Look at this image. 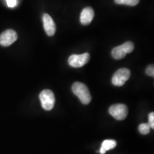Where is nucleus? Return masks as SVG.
Segmentation results:
<instances>
[{
	"label": "nucleus",
	"mask_w": 154,
	"mask_h": 154,
	"mask_svg": "<svg viewBox=\"0 0 154 154\" xmlns=\"http://www.w3.org/2000/svg\"><path fill=\"white\" fill-rule=\"evenodd\" d=\"M72 91L83 104L87 105L91 101V96L88 88L85 84L81 82H75L72 86Z\"/></svg>",
	"instance_id": "f257e3e1"
},
{
	"label": "nucleus",
	"mask_w": 154,
	"mask_h": 154,
	"mask_svg": "<svg viewBox=\"0 0 154 154\" xmlns=\"http://www.w3.org/2000/svg\"><path fill=\"white\" fill-rule=\"evenodd\" d=\"M134 49V45L131 42H127L123 44L122 45L113 48L111 51V55L113 59L116 60L124 59L127 54L132 52Z\"/></svg>",
	"instance_id": "f03ea898"
},
{
	"label": "nucleus",
	"mask_w": 154,
	"mask_h": 154,
	"mask_svg": "<svg viewBox=\"0 0 154 154\" xmlns=\"http://www.w3.org/2000/svg\"><path fill=\"white\" fill-rule=\"evenodd\" d=\"M39 99L42 108L46 111H50L55 104V96L53 91L49 89L43 90L39 94Z\"/></svg>",
	"instance_id": "7ed1b4c3"
},
{
	"label": "nucleus",
	"mask_w": 154,
	"mask_h": 154,
	"mask_svg": "<svg viewBox=\"0 0 154 154\" xmlns=\"http://www.w3.org/2000/svg\"><path fill=\"white\" fill-rule=\"evenodd\" d=\"M109 113L113 118L117 120H124L128 115V108L125 104L118 103V104L112 105L109 108Z\"/></svg>",
	"instance_id": "20e7f679"
},
{
	"label": "nucleus",
	"mask_w": 154,
	"mask_h": 154,
	"mask_svg": "<svg viewBox=\"0 0 154 154\" xmlns=\"http://www.w3.org/2000/svg\"><path fill=\"white\" fill-rule=\"evenodd\" d=\"M130 76L131 72L129 69L126 68H122L119 69L113 74L112 78V84L116 86H121L124 85L126 81L129 79Z\"/></svg>",
	"instance_id": "39448f33"
},
{
	"label": "nucleus",
	"mask_w": 154,
	"mask_h": 154,
	"mask_svg": "<svg viewBox=\"0 0 154 154\" xmlns=\"http://www.w3.org/2000/svg\"><path fill=\"white\" fill-rule=\"evenodd\" d=\"M90 59V55L88 53H84L82 54H72L68 59V63L71 66L74 68H80L86 64Z\"/></svg>",
	"instance_id": "423d86ee"
},
{
	"label": "nucleus",
	"mask_w": 154,
	"mask_h": 154,
	"mask_svg": "<svg viewBox=\"0 0 154 154\" xmlns=\"http://www.w3.org/2000/svg\"><path fill=\"white\" fill-rule=\"evenodd\" d=\"M18 36L17 32L12 29H7L0 34V45L9 47L17 41Z\"/></svg>",
	"instance_id": "0eeeda50"
},
{
	"label": "nucleus",
	"mask_w": 154,
	"mask_h": 154,
	"mask_svg": "<svg viewBox=\"0 0 154 154\" xmlns=\"http://www.w3.org/2000/svg\"><path fill=\"white\" fill-rule=\"evenodd\" d=\"M44 23V28L48 36H52L56 32V24L53 19L48 14H44L42 17Z\"/></svg>",
	"instance_id": "6e6552de"
},
{
	"label": "nucleus",
	"mask_w": 154,
	"mask_h": 154,
	"mask_svg": "<svg viewBox=\"0 0 154 154\" xmlns=\"http://www.w3.org/2000/svg\"><path fill=\"white\" fill-rule=\"evenodd\" d=\"M94 17V11L91 7H86L83 9L80 15V22L83 25L86 26L92 22Z\"/></svg>",
	"instance_id": "1a4fd4ad"
},
{
	"label": "nucleus",
	"mask_w": 154,
	"mask_h": 154,
	"mask_svg": "<svg viewBox=\"0 0 154 154\" xmlns=\"http://www.w3.org/2000/svg\"><path fill=\"white\" fill-rule=\"evenodd\" d=\"M116 146V142L114 140H105L101 144V149L99 150V153L104 154L106 152L111 150Z\"/></svg>",
	"instance_id": "9d476101"
},
{
	"label": "nucleus",
	"mask_w": 154,
	"mask_h": 154,
	"mask_svg": "<svg viewBox=\"0 0 154 154\" xmlns=\"http://www.w3.org/2000/svg\"><path fill=\"white\" fill-rule=\"evenodd\" d=\"M114 2L117 5L136 6L139 3L140 0H114Z\"/></svg>",
	"instance_id": "9b49d317"
},
{
	"label": "nucleus",
	"mask_w": 154,
	"mask_h": 154,
	"mask_svg": "<svg viewBox=\"0 0 154 154\" xmlns=\"http://www.w3.org/2000/svg\"><path fill=\"white\" fill-rule=\"evenodd\" d=\"M150 130H151V128H150L149 125L148 124H141L138 126V131H139L140 134L143 135L149 134Z\"/></svg>",
	"instance_id": "f8f14e48"
},
{
	"label": "nucleus",
	"mask_w": 154,
	"mask_h": 154,
	"mask_svg": "<svg viewBox=\"0 0 154 154\" xmlns=\"http://www.w3.org/2000/svg\"><path fill=\"white\" fill-rule=\"evenodd\" d=\"M148 124L149 125L150 128H154V113L151 112L149 115V123Z\"/></svg>",
	"instance_id": "ddd939ff"
},
{
	"label": "nucleus",
	"mask_w": 154,
	"mask_h": 154,
	"mask_svg": "<svg viewBox=\"0 0 154 154\" xmlns=\"http://www.w3.org/2000/svg\"><path fill=\"white\" fill-rule=\"evenodd\" d=\"M146 73L150 76H154V67L153 65H149L146 70Z\"/></svg>",
	"instance_id": "4468645a"
},
{
	"label": "nucleus",
	"mask_w": 154,
	"mask_h": 154,
	"mask_svg": "<svg viewBox=\"0 0 154 154\" xmlns=\"http://www.w3.org/2000/svg\"><path fill=\"white\" fill-rule=\"evenodd\" d=\"M6 2L9 8H14L17 5V0H6Z\"/></svg>",
	"instance_id": "2eb2a0df"
}]
</instances>
